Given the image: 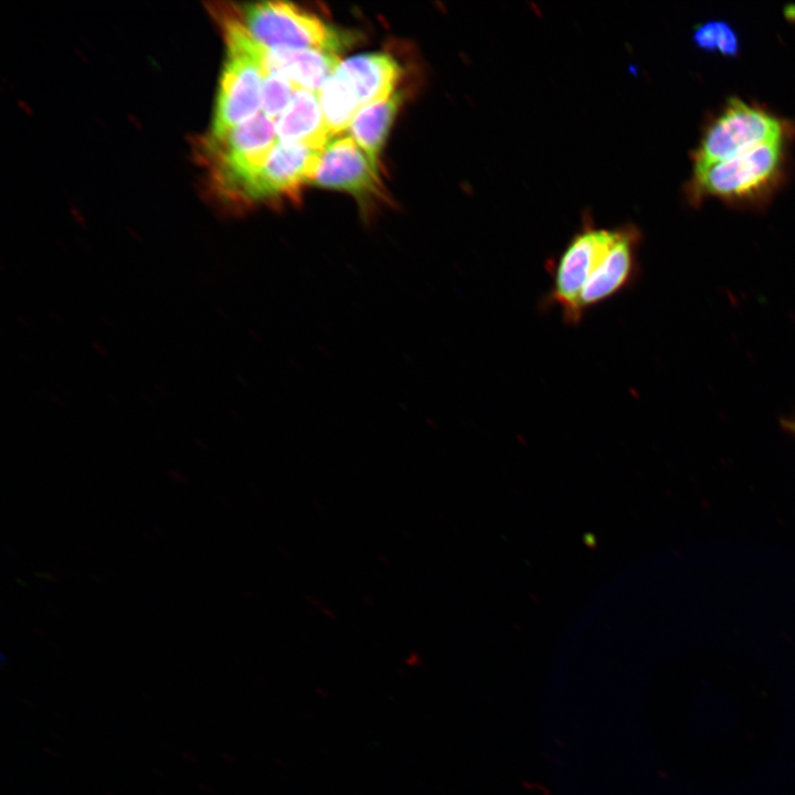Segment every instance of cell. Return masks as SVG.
Instances as JSON below:
<instances>
[{"label": "cell", "instance_id": "obj_1", "mask_svg": "<svg viewBox=\"0 0 795 795\" xmlns=\"http://www.w3.org/2000/svg\"><path fill=\"white\" fill-rule=\"evenodd\" d=\"M789 140L757 146L703 168H693L687 186L691 203L717 199L732 206L759 208L784 184Z\"/></svg>", "mask_w": 795, "mask_h": 795}, {"label": "cell", "instance_id": "obj_2", "mask_svg": "<svg viewBox=\"0 0 795 795\" xmlns=\"http://www.w3.org/2000/svg\"><path fill=\"white\" fill-rule=\"evenodd\" d=\"M795 125L759 104L731 97L706 125L691 152L693 168H703L757 146L791 140Z\"/></svg>", "mask_w": 795, "mask_h": 795}, {"label": "cell", "instance_id": "obj_3", "mask_svg": "<svg viewBox=\"0 0 795 795\" xmlns=\"http://www.w3.org/2000/svg\"><path fill=\"white\" fill-rule=\"evenodd\" d=\"M275 121L262 112L221 137L202 144L219 191L244 201L246 189L277 144Z\"/></svg>", "mask_w": 795, "mask_h": 795}, {"label": "cell", "instance_id": "obj_4", "mask_svg": "<svg viewBox=\"0 0 795 795\" xmlns=\"http://www.w3.org/2000/svg\"><path fill=\"white\" fill-rule=\"evenodd\" d=\"M239 20L258 43L271 49H311L336 54L347 45L348 35L290 2L245 4Z\"/></svg>", "mask_w": 795, "mask_h": 795}, {"label": "cell", "instance_id": "obj_5", "mask_svg": "<svg viewBox=\"0 0 795 795\" xmlns=\"http://www.w3.org/2000/svg\"><path fill=\"white\" fill-rule=\"evenodd\" d=\"M617 229H597L585 224L550 264L552 284L542 300L543 308H556L566 324L582 319L577 305L591 274L613 244Z\"/></svg>", "mask_w": 795, "mask_h": 795}, {"label": "cell", "instance_id": "obj_6", "mask_svg": "<svg viewBox=\"0 0 795 795\" xmlns=\"http://www.w3.org/2000/svg\"><path fill=\"white\" fill-rule=\"evenodd\" d=\"M322 150L277 141L251 180L244 202L298 201L303 188L312 182Z\"/></svg>", "mask_w": 795, "mask_h": 795}, {"label": "cell", "instance_id": "obj_7", "mask_svg": "<svg viewBox=\"0 0 795 795\" xmlns=\"http://www.w3.org/2000/svg\"><path fill=\"white\" fill-rule=\"evenodd\" d=\"M263 71L247 54L227 47L211 136L221 137L262 112Z\"/></svg>", "mask_w": 795, "mask_h": 795}, {"label": "cell", "instance_id": "obj_8", "mask_svg": "<svg viewBox=\"0 0 795 795\" xmlns=\"http://www.w3.org/2000/svg\"><path fill=\"white\" fill-rule=\"evenodd\" d=\"M311 183L348 192L359 201L382 195L379 171L350 135L336 137L327 144Z\"/></svg>", "mask_w": 795, "mask_h": 795}, {"label": "cell", "instance_id": "obj_9", "mask_svg": "<svg viewBox=\"0 0 795 795\" xmlns=\"http://www.w3.org/2000/svg\"><path fill=\"white\" fill-rule=\"evenodd\" d=\"M639 231L632 225L617 229L616 237L604 254L586 284L577 305L581 319L585 312L613 298L633 285L639 275L637 248Z\"/></svg>", "mask_w": 795, "mask_h": 795}, {"label": "cell", "instance_id": "obj_10", "mask_svg": "<svg viewBox=\"0 0 795 795\" xmlns=\"http://www.w3.org/2000/svg\"><path fill=\"white\" fill-rule=\"evenodd\" d=\"M247 53L263 73L280 75L298 88L317 93L341 62L335 53L311 49H271L254 38L247 44Z\"/></svg>", "mask_w": 795, "mask_h": 795}, {"label": "cell", "instance_id": "obj_11", "mask_svg": "<svg viewBox=\"0 0 795 795\" xmlns=\"http://www.w3.org/2000/svg\"><path fill=\"white\" fill-rule=\"evenodd\" d=\"M336 72L344 80L360 107L393 94L402 76L399 62L386 53L358 54L341 61Z\"/></svg>", "mask_w": 795, "mask_h": 795}, {"label": "cell", "instance_id": "obj_12", "mask_svg": "<svg viewBox=\"0 0 795 795\" xmlns=\"http://www.w3.org/2000/svg\"><path fill=\"white\" fill-rule=\"evenodd\" d=\"M278 141L324 149L332 139L326 125L319 94L297 88L292 102L275 121Z\"/></svg>", "mask_w": 795, "mask_h": 795}, {"label": "cell", "instance_id": "obj_13", "mask_svg": "<svg viewBox=\"0 0 795 795\" xmlns=\"http://www.w3.org/2000/svg\"><path fill=\"white\" fill-rule=\"evenodd\" d=\"M403 98V92L396 89L389 97L361 107L348 129L377 171L380 153Z\"/></svg>", "mask_w": 795, "mask_h": 795}, {"label": "cell", "instance_id": "obj_14", "mask_svg": "<svg viewBox=\"0 0 795 795\" xmlns=\"http://www.w3.org/2000/svg\"><path fill=\"white\" fill-rule=\"evenodd\" d=\"M318 94L330 136L349 129L361 107L344 80L335 71Z\"/></svg>", "mask_w": 795, "mask_h": 795}, {"label": "cell", "instance_id": "obj_15", "mask_svg": "<svg viewBox=\"0 0 795 795\" xmlns=\"http://www.w3.org/2000/svg\"><path fill=\"white\" fill-rule=\"evenodd\" d=\"M692 42L703 52L728 57L736 56L741 49L738 32L723 20H710L697 25L692 33Z\"/></svg>", "mask_w": 795, "mask_h": 795}, {"label": "cell", "instance_id": "obj_16", "mask_svg": "<svg viewBox=\"0 0 795 795\" xmlns=\"http://www.w3.org/2000/svg\"><path fill=\"white\" fill-rule=\"evenodd\" d=\"M297 86L287 78L263 73L262 113L273 121L287 108L297 91Z\"/></svg>", "mask_w": 795, "mask_h": 795}, {"label": "cell", "instance_id": "obj_17", "mask_svg": "<svg viewBox=\"0 0 795 795\" xmlns=\"http://www.w3.org/2000/svg\"><path fill=\"white\" fill-rule=\"evenodd\" d=\"M781 426L795 438V415L783 417L781 420Z\"/></svg>", "mask_w": 795, "mask_h": 795}]
</instances>
